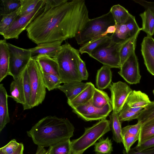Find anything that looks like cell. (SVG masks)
<instances>
[{
  "label": "cell",
  "mask_w": 154,
  "mask_h": 154,
  "mask_svg": "<svg viewBox=\"0 0 154 154\" xmlns=\"http://www.w3.org/2000/svg\"><path fill=\"white\" fill-rule=\"evenodd\" d=\"M45 0L43 10L26 29L37 45L75 37L90 19L84 0Z\"/></svg>",
  "instance_id": "cell-1"
},
{
  "label": "cell",
  "mask_w": 154,
  "mask_h": 154,
  "mask_svg": "<svg viewBox=\"0 0 154 154\" xmlns=\"http://www.w3.org/2000/svg\"><path fill=\"white\" fill-rule=\"evenodd\" d=\"M74 129L68 119L50 116L39 120L27 133L35 144L44 147L70 139Z\"/></svg>",
  "instance_id": "cell-2"
},
{
  "label": "cell",
  "mask_w": 154,
  "mask_h": 154,
  "mask_svg": "<svg viewBox=\"0 0 154 154\" xmlns=\"http://www.w3.org/2000/svg\"><path fill=\"white\" fill-rule=\"evenodd\" d=\"M79 53L78 50L67 43L62 45L60 51L54 58L58 64L62 83L82 81L79 69Z\"/></svg>",
  "instance_id": "cell-3"
},
{
  "label": "cell",
  "mask_w": 154,
  "mask_h": 154,
  "mask_svg": "<svg viewBox=\"0 0 154 154\" xmlns=\"http://www.w3.org/2000/svg\"><path fill=\"white\" fill-rule=\"evenodd\" d=\"M110 130L109 120L106 119L100 120L91 127L85 128L82 136L71 141L72 154H83Z\"/></svg>",
  "instance_id": "cell-4"
},
{
  "label": "cell",
  "mask_w": 154,
  "mask_h": 154,
  "mask_svg": "<svg viewBox=\"0 0 154 154\" xmlns=\"http://www.w3.org/2000/svg\"><path fill=\"white\" fill-rule=\"evenodd\" d=\"M115 24L110 11L100 17L90 19L75 37L77 44H84L95 38L99 37L109 26Z\"/></svg>",
  "instance_id": "cell-5"
},
{
  "label": "cell",
  "mask_w": 154,
  "mask_h": 154,
  "mask_svg": "<svg viewBox=\"0 0 154 154\" xmlns=\"http://www.w3.org/2000/svg\"><path fill=\"white\" fill-rule=\"evenodd\" d=\"M126 42L116 43L111 41L109 38L107 41L94 49L89 56L103 65L111 68L120 69V51L122 47Z\"/></svg>",
  "instance_id": "cell-6"
},
{
  "label": "cell",
  "mask_w": 154,
  "mask_h": 154,
  "mask_svg": "<svg viewBox=\"0 0 154 154\" xmlns=\"http://www.w3.org/2000/svg\"><path fill=\"white\" fill-rule=\"evenodd\" d=\"M27 68L31 88V106L32 108L42 103L44 100L46 88L42 72L37 61L31 58Z\"/></svg>",
  "instance_id": "cell-7"
},
{
  "label": "cell",
  "mask_w": 154,
  "mask_h": 154,
  "mask_svg": "<svg viewBox=\"0 0 154 154\" xmlns=\"http://www.w3.org/2000/svg\"><path fill=\"white\" fill-rule=\"evenodd\" d=\"M9 54V75L18 79L26 68L32 55L29 49L20 48L8 43Z\"/></svg>",
  "instance_id": "cell-8"
},
{
  "label": "cell",
  "mask_w": 154,
  "mask_h": 154,
  "mask_svg": "<svg viewBox=\"0 0 154 154\" xmlns=\"http://www.w3.org/2000/svg\"><path fill=\"white\" fill-rule=\"evenodd\" d=\"M45 0H41L35 10L22 16H18L11 25L2 35L5 39H18L20 35L43 10Z\"/></svg>",
  "instance_id": "cell-9"
},
{
  "label": "cell",
  "mask_w": 154,
  "mask_h": 154,
  "mask_svg": "<svg viewBox=\"0 0 154 154\" xmlns=\"http://www.w3.org/2000/svg\"><path fill=\"white\" fill-rule=\"evenodd\" d=\"M112 110L111 103L102 108L95 107L91 99L86 103L73 109L72 111L79 117L87 121L105 119Z\"/></svg>",
  "instance_id": "cell-10"
},
{
  "label": "cell",
  "mask_w": 154,
  "mask_h": 154,
  "mask_svg": "<svg viewBox=\"0 0 154 154\" xmlns=\"http://www.w3.org/2000/svg\"><path fill=\"white\" fill-rule=\"evenodd\" d=\"M109 87L111 92L112 110L119 113L133 90L126 83L121 81L113 83Z\"/></svg>",
  "instance_id": "cell-11"
},
{
  "label": "cell",
  "mask_w": 154,
  "mask_h": 154,
  "mask_svg": "<svg viewBox=\"0 0 154 154\" xmlns=\"http://www.w3.org/2000/svg\"><path fill=\"white\" fill-rule=\"evenodd\" d=\"M134 51L122 65L119 74L130 84L139 83L141 78L137 57Z\"/></svg>",
  "instance_id": "cell-12"
},
{
  "label": "cell",
  "mask_w": 154,
  "mask_h": 154,
  "mask_svg": "<svg viewBox=\"0 0 154 154\" xmlns=\"http://www.w3.org/2000/svg\"><path fill=\"white\" fill-rule=\"evenodd\" d=\"M63 41L40 44L29 49L31 53L32 58L35 59L39 56H47L55 58L60 51Z\"/></svg>",
  "instance_id": "cell-13"
},
{
  "label": "cell",
  "mask_w": 154,
  "mask_h": 154,
  "mask_svg": "<svg viewBox=\"0 0 154 154\" xmlns=\"http://www.w3.org/2000/svg\"><path fill=\"white\" fill-rule=\"evenodd\" d=\"M141 51L148 71L154 76V38L146 36L141 44Z\"/></svg>",
  "instance_id": "cell-14"
},
{
  "label": "cell",
  "mask_w": 154,
  "mask_h": 154,
  "mask_svg": "<svg viewBox=\"0 0 154 154\" xmlns=\"http://www.w3.org/2000/svg\"><path fill=\"white\" fill-rule=\"evenodd\" d=\"M151 102L146 94L140 91L134 90L129 94L125 103L132 108L144 109Z\"/></svg>",
  "instance_id": "cell-15"
},
{
  "label": "cell",
  "mask_w": 154,
  "mask_h": 154,
  "mask_svg": "<svg viewBox=\"0 0 154 154\" xmlns=\"http://www.w3.org/2000/svg\"><path fill=\"white\" fill-rule=\"evenodd\" d=\"M87 83L85 88L79 94L72 100H67L68 105L72 109L86 103L92 99L95 88L91 82Z\"/></svg>",
  "instance_id": "cell-16"
},
{
  "label": "cell",
  "mask_w": 154,
  "mask_h": 154,
  "mask_svg": "<svg viewBox=\"0 0 154 154\" xmlns=\"http://www.w3.org/2000/svg\"><path fill=\"white\" fill-rule=\"evenodd\" d=\"M9 54L5 39L0 41V82L9 75Z\"/></svg>",
  "instance_id": "cell-17"
},
{
  "label": "cell",
  "mask_w": 154,
  "mask_h": 154,
  "mask_svg": "<svg viewBox=\"0 0 154 154\" xmlns=\"http://www.w3.org/2000/svg\"><path fill=\"white\" fill-rule=\"evenodd\" d=\"M8 95L3 84H0V131L10 122L8 104Z\"/></svg>",
  "instance_id": "cell-18"
},
{
  "label": "cell",
  "mask_w": 154,
  "mask_h": 154,
  "mask_svg": "<svg viewBox=\"0 0 154 154\" xmlns=\"http://www.w3.org/2000/svg\"><path fill=\"white\" fill-rule=\"evenodd\" d=\"M35 60L38 62L42 73L59 76V67L54 58L47 56H39Z\"/></svg>",
  "instance_id": "cell-19"
},
{
  "label": "cell",
  "mask_w": 154,
  "mask_h": 154,
  "mask_svg": "<svg viewBox=\"0 0 154 154\" xmlns=\"http://www.w3.org/2000/svg\"><path fill=\"white\" fill-rule=\"evenodd\" d=\"M10 91L11 95H8V97L12 98L17 103L21 104L23 106L25 104L22 74L18 79L12 82L10 85Z\"/></svg>",
  "instance_id": "cell-20"
},
{
  "label": "cell",
  "mask_w": 154,
  "mask_h": 154,
  "mask_svg": "<svg viewBox=\"0 0 154 154\" xmlns=\"http://www.w3.org/2000/svg\"><path fill=\"white\" fill-rule=\"evenodd\" d=\"M87 83L75 82L63 84L60 85L58 89L64 93L67 98V100L74 98L86 86Z\"/></svg>",
  "instance_id": "cell-21"
},
{
  "label": "cell",
  "mask_w": 154,
  "mask_h": 154,
  "mask_svg": "<svg viewBox=\"0 0 154 154\" xmlns=\"http://www.w3.org/2000/svg\"><path fill=\"white\" fill-rule=\"evenodd\" d=\"M111 68L103 65L97 71L96 85L97 88L103 90L109 87L112 81V74Z\"/></svg>",
  "instance_id": "cell-22"
},
{
  "label": "cell",
  "mask_w": 154,
  "mask_h": 154,
  "mask_svg": "<svg viewBox=\"0 0 154 154\" xmlns=\"http://www.w3.org/2000/svg\"><path fill=\"white\" fill-rule=\"evenodd\" d=\"M109 118L110 127L112 133L113 140L117 143H122V122L119 119L118 113L112 111Z\"/></svg>",
  "instance_id": "cell-23"
},
{
  "label": "cell",
  "mask_w": 154,
  "mask_h": 154,
  "mask_svg": "<svg viewBox=\"0 0 154 154\" xmlns=\"http://www.w3.org/2000/svg\"><path fill=\"white\" fill-rule=\"evenodd\" d=\"M140 16L142 21L141 30L146 32L147 36H152L154 35V14L146 9Z\"/></svg>",
  "instance_id": "cell-24"
},
{
  "label": "cell",
  "mask_w": 154,
  "mask_h": 154,
  "mask_svg": "<svg viewBox=\"0 0 154 154\" xmlns=\"http://www.w3.org/2000/svg\"><path fill=\"white\" fill-rule=\"evenodd\" d=\"M139 33L128 40L122 47L120 51L121 67L132 52L135 51L137 38Z\"/></svg>",
  "instance_id": "cell-25"
},
{
  "label": "cell",
  "mask_w": 154,
  "mask_h": 154,
  "mask_svg": "<svg viewBox=\"0 0 154 154\" xmlns=\"http://www.w3.org/2000/svg\"><path fill=\"white\" fill-rule=\"evenodd\" d=\"M109 11L116 24H125L131 14L127 9L119 4L113 6Z\"/></svg>",
  "instance_id": "cell-26"
},
{
  "label": "cell",
  "mask_w": 154,
  "mask_h": 154,
  "mask_svg": "<svg viewBox=\"0 0 154 154\" xmlns=\"http://www.w3.org/2000/svg\"><path fill=\"white\" fill-rule=\"evenodd\" d=\"M116 25V31L110 36V39L111 41L116 43H123L132 38L129 35L125 24Z\"/></svg>",
  "instance_id": "cell-27"
},
{
  "label": "cell",
  "mask_w": 154,
  "mask_h": 154,
  "mask_svg": "<svg viewBox=\"0 0 154 154\" xmlns=\"http://www.w3.org/2000/svg\"><path fill=\"white\" fill-rule=\"evenodd\" d=\"M23 88L25 103L23 106V110L31 109L32 91L27 67L22 73Z\"/></svg>",
  "instance_id": "cell-28"
},
{
  "label": "cell",
  "mask_w": 154,
  "mask_h": 154,
  "mask_svg": "<svg viewBox=\"0 0 154 154\" xmlns=\"http://www.w3.org/2000/svg\"><path fill=\"white\" fill-rule=\"evenodd\" d=\"M154 136V119L142 124L137 146Z\"/></svg>",
  "instance_id": "cell-29"
},
{
  "label": "cell",
  "mask_w": 154,
  "mask_h": 154,
  "mask_svg": "<svg viewBox=\"0 0 154 154\" xmlns=\"http://www.w3.org/2000/svg\"><path fill=\"white\" fill-rule=\"evenodd\" d=\"M93 104L98 108H102L111 103V100L105 92L95 88L91 99Z\"/></svg>",
  "instance_id": "cell-30"
},
{
  "label": "cell",
  "mask_w": 154,
  "mask_h": 154,
  "mask_svg": "<svg viewBox=\"0 0 154 154\" xmlns=\"http://www.w3.org/2000/svg\"><path fill=\"white\" fill-rule=\"evenodd\" d=\"M48 154H72L70 139L63 141L49 146Z\"/></svg>",
  "instance_id": "cell-31"
},
{
  "label": "cell",
  "mask_w": 154,
  "mask_h": 154,
  "mask_svg": "<svg viewBox=\"0 0 154 154\" xmlns=\"http://www.w3.org/2000/svg\"><path fill=\"white\" fill-rule=\"evenodd\" d=\"M21 6V0H0V17H2L14 12Z\"/></svg>",
  "instance_id": "cell-32"
},
{
  "label": "cell",
  "mask_w": 154,
  "mask_h": 154,
  "mask_svg": "<svg viewBox=\"0 0 154 154\" xmlns=\"http://www.w3.org/2000/svg\"><path fill=\"white\" fill-rule=\"evenodd\" d=\"M110 38L108 35L105 36L95 38L83 44L79 51L82 54L86 53L89 55L99 45L107 41Z\"/></svg>",
  "instance_id": "cell-33"
},
{
  "label": "cell",
  "mask_w": 154,
  "mask_h": 154,
  "mask_svg": "<svg viewBox=\"0 0 154 154\" xmlns=\"http://www.w3.org/2000/svg\"><path fill=\"white\" fill-rule=\"evenodd\" d=\"M94 151L100 154H111L113 151L112 143L108 137L105 139L101 138L94 144Z\"/></svg>",
  "instance_id": "cell-34"
},
{
  "label": "cell",
  "mask_w": 154,
  "mask_h": 154,
  "mask_svg": "<svg viewBox=\"0 0 154 154\" xmlns=\"http://www.w3.org/2000/svg\"><path fill=\"white\" fill-rule=\"evenodd\" d=\"M21 10V7L14 12L3 16L0 23V34L2 35L11 25L18 16Z\"/></svg>",
  "instance_id": "cell-35"
},
{
  "label": "cell",
  "mask_w": 154,
  "mask_h": 154,
  "mask_svg": "<svg viewBox=\"0 0 154 154\" xmlns=\"http://www.w3.org/2000/svg\"><path fill=\"white\" fill-rule=\"evenodd\" d=\"M42 73L45 85L49 91L58 88L62 83L59 76Z\"/></svg>",
  "instance_id": "cell-36"
},
{
  "label": "cell",
  "mask_w": 154,
  "mask_h": 154,
  "mask_svg": "<svg viewBox=\"0 0 154 154\" xmlns=\"http://www.w3.org/2000/svg\"><path fill=\"white\" fill-rule=\"evenodd\" d=\"M154 119V101L151 102L140 112L137 119L142 124Z\"/></svg>",
  "instance_id": "cell-37"
},
{
  "label": "cell",
  "mask_w": 154,
  "mask_h": 154,
  "mask_svg": "<svg viewBox=\"0 0 154 154\" xmlns=\"http://www.w3.org/2000/svg\"><path fill=\"white\" fill-rule=\"evenodd\" d=\"M140 112L133 111L130 107L125 103L118 113L119 118L121 122L129 121L134 119H137Z\"/></svg>",
  "instance_id": "cell-38"
},
{
  "label": "cell",
  "mask_w": 154,
  "mask_h": 154,
  "mask_svg": "<svg viewBox=\"0 0 154 154\" xmlns=\"http://www.w3.org/2000/svg\"><path fill=\"white\" fill-rule=\"evenodd\" d=\"M41 0H21V6L19 16L27 14L33 11Z\"/></svg>",
  "instance_id": "cell-39"
},
{
  "label": "cell",
  "mask_w": 154,
  "mask_h": 154,
  "mask_svg": "<svg viewBox=\"0 0 154 154\" xmlns=\"http://www.w3.org/2000/svg\"><path fill=\"white\" fill-rule=\"evenodd\" d=\"M142 125L141 122H138L135 125H128L122 128V137L131 136L139 137Z\"/></svg>",
  "instance_id": "cell-40"
},
{
  "label": "cell",
  "mask_w": 154,
  "mask_h": 154,
  "mask_svg": "<svg viewBox=\"0 0 154 154\" xmlns=\"http://www.w3.org/2000/svg\"><path fill=\"white\" fill-rule=\"evenodd\" d=\"M127 27L130 36L132 37L138 33L141 30L137 24L135 17L130 14L129 17L125 23Z\"/></svg>",
  "instance_id": "cell-41"
},
{
  "label": "cell",
  "mask_w": 154,
  "mask_h": 154,
  "mask_svg": "<svg viewBox=\"0 0 154 154\" xmlns=\"http://www.w3.org/2000/svg\"><path fill=\"white\" fill-rule=\"evenodd\" d=\"M20 144L15 139H13L6 145L1 148L0 152L4 154H12L16 150Z\"/></svg>",
  "instance_id": "cell-42"
},
{
  "label": "cell",
  "mask_w": 154,
  "mask_h": 154,
  "mask_svg": "<svg viewBox=\"0 0 154 154\" xmlns=\"http://www.w3.org/2000/svg\"><path fill=\"white\" fill-rule=\"evenodd\" d=\"M154 147V136L139 145H137L133 149L136 151H140L144 150Z\"/></svg>",
  "instance_id": "cell-43"
},
{
  "label": "cell",
  "mask_w": 154,
  "mask_h": 154,
  "mask_svg": "<svg viewBox=\"0 0 154 154\" xmlns=\"http://www.w3.org/2000/svg\"><path fill=\"white\" fill-rule=\"evenodd\" d=\"M79 69L82 80H87L88 76V72L85 62L81 59L80 56L79 58Z\"/></svg>",
  "instance_id": "cell-44"
},
{
  "label": "cell",
  "mask_w": 154,
  "mask_h": 154,
  "mask_svg": "<svg viewBox=\"0 0 154 154\" xmlns=\"http://www.w3.org/2000/svg\"><path fill=\"white\" fill-rule=\"evenodd\" d=\"M134 1L143 7L145 9L149 10L154 14V2L144 0H134Z\"/></svg>",
  "instance_id": "cell-45"
},
{
  "label": "cell",
  "mask_w": 154,
  "mask_h": 154,
  "mask_svg": "<svg viewBox=\"0 0 154 154\" xmlns=\"http://www.w3.org/2000/svg\"><path fill=\"white\" fill-rule=\"evenodd\" d=\"M123 154H154V147L140 151H136L133 148H131L128 152L123 150Z\"/></svg>",
  "instance_id": "cell-46"
},
{
  "label": "cell",
  "mask_w": 154,
  "mask_h": 154,
  "mask_svg": "<svg viewBox=\"0 0 154 154\" xmlns=\"http://www.w3.org/2000/svg\"><path fill=\"white\" fill-rule=\"evenodd\" d=\"M116 25L115 24L114 25L111 26H109L105 32L101 35L100 37H103L107 35L108 34H113L116 31Z\"/></svg>",
  "instance_id": "cell-47"
},
{
  "label": "cell",
  "mask_w": 154,
  "mask_h": 154,
  "mask_svg": "<svg viewBox=\"0 0 154 154\" xmlns=\"http://www.w3.org/2000/svg\"><path fill=\"white\" fill-rule=\"evenodd\" d=\"M24 150V146L23 143H20L19 146L15 151V152L12 154H23V151ZM0 154H4L1 152H0Z\"/></svg>",
  "instance_id": "cell-48"
},
{
  "label": "cell",
  "mask_w": 154,
  "mask_h": 154,
  "mask_svg": "<svg viewBox=\"0 0 154 154\" xmlns=\"http://www.w3.org/2000/svg\"><path fill=\"white\" fill-rule=\"evenodd\" d=\"M35 154H48V150L43 147L38 146Z\"/></svg>",
  "instance_id": "cell-49"
},
{
  "label": "cell",
  "mask_w": 154,
  "mask_h": 154,
  "mask_svg": "<svg viewBox=\"0 0 154 154\" xmlns=\"http://www.w3.org/2000/svg\"><path fill=\"white\" fill-rule=\"evenodd\" d=\"M152 93H153V95H154V89L153 90V91H152Z\"/></svg>",
  "instance_id": "cell-50"
},
{
  "label": "cell",
  "mask_w": 154,
  "mask_h": 154,
  "mask_svg": "<svg viewBox=\"0 0 154 154\" xmlns=\"http://www.w3.org/2000/svg\"><path fill=\"white\" fill-rule=\"evenodd\" d=\"M96 154H99V153H96Z\"/></svg>",
  "instance_id": "cell-51"
}]
</instances>
